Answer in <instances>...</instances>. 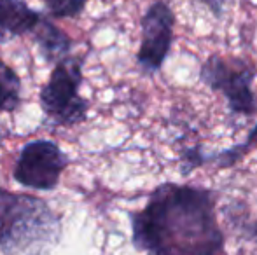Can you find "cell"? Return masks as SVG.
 <instances>
[{
  "label": "cell",
  "instance_id": "obj_1",
  "mask_svg": "<svg viewBox=\"0 0 257 255\" xmlns=\"http://www.w3.org/2000/svg\"><path fill=\"white\" fill-rule=\"evenodd\" d=\"M215 199L217 194L205 187L158 185L146 206L132 213L135 248L146 255H224Z\"/></svg>",
  "mask_w": 257,
  "mask_h": 255
},
{
  "label": "cell",
  "instance_id": "obj_2",
  "mask_svg": "<svg viewBox=\"0 0 257 255\" xmlns=\"http://www.w3.org/2000/svg\"><path fill=\"white\" fill-rule=\"evenodd\" d=\"M60 238V220L42 199L0 187V252L42 255Z\"/></svg>",
  "mask_w": 257,
  "mask_h": 255
},
{
  "label": "cell",
  "instance_id": "obj_3",
  "mask_svg": "<svg viewBox=\"0 0 257 255\" xmlns=\"http://www.w3.org/2000/svg\"><path fill=\"white\" fill-rule=\"evenodd\" d=\"M82 84V60L67 56L56 63L42 86L39 102L44 114L56 126L81 124L88 117V102L79 95Z\"/></svg>",
  "mask_w": 257,
  "mask_h": 255
},
{
  "label": "cell",
  "instance_id": "obj_4",
  "mask_svg": "<svg viewBox=\"0 0 257 255\" xmlns=\"http://www.w3.org/2000/svg\"><path fill=\"white\" fill-rule=\"evenodd\" d=\"M200 79L213 93L226 96L231 114L247 117L257 114V93L252 91L255 70L243 60L208 56L200 68Z\"/></svg>",
  "mask_w": 257,
  "mask_h": 255
},
{
  "label": "cell",
  "instance_id": "obj_5",
  "mask_svg": "<svg viewBox=\"0 0 257 255\" xmlns=\"http://www.w3.org/2000/svg\"><path fill=\"white\" fill-rule=\"evenodd\" d=\"M68 164V157L51 140L25 143L14 166L13 177L20 185L35 191H53Z\"/></svg>",
  "mask_w": 257,
  "mask_h": 255
},
{
  "label": "cell",
  "instance_id": "obj_6",
  "mask_svg": "<svg viewBox=\"0 0 257 255\" xmlns=\"http://www.w3.org/2000/svg\"><path fill=\"white\" fill-rule=\"evenodd\" d=\"M175 14L163 0L151 4L142 18V42H140L137 62L146 74L161 70L173 42Z\"/></svg>",
  "mask_w": 257,
  "mask_h": 255
},
{
  "label": "cell",
  "instance_id": "obj_7",
  "mask_svg": "<svg viewBox=\"0 0 257 255\" xmlns=\"http://www.w3.org/2000/svg\"><path fill=\"white\" fill-rule=\"evenodd\" d=\"M42 14L23 0H0V42L32 34Z\"/></svg>",
  "mask_w": 257,
  "mask_h": 255
},
{
  "label": "cell",
  "instance_id": "obj_8",
  "mask_svg": "<svg viewBox=\"0 0 257 255\" xmlns=\"http://www.w3.org/2000/svg\"><path fill=\"white\" fill-rule=\"evenodd\" d=\"M34 39L39 46L42 58L49 63H60L68 56V51L72 48V41L63 30L56 27L46 16L41 18L37 27L34 28Z\"/></svg>",
  "mask_w": 257,
  "mask_h": 255
},
{
  "label": "cell",
  "instance_id": "obj_9",
  "mask_svg": "<svg viewBox=\"0 0 257 255\" xmlns=\"http://www.w3.org/2000/svg\"><path fill=\"white\" fill-rule=\"evenodd\" d=\"M257 149V124L248 131L247 138L229 149L219 150L215 154H205V164L213 163L217 168H231L236 163H240L248 152Z\"/></svg>",
  "mask_w": 257,
  "mask_h": 255
},
{
  "label": "cell",
  "instance_id": "obj_10",
  "mask_svg": "<svg viewBox=\"0 0 257 255\" xmlns=\"http://www.w3.org/2000/svg\"><path fill=\"white\" fill-rule=\"evenodd\" d=\"M21 102V79L0 60V112H13Z\"/></svg>",
  "mask_w": 257,
  "mask_h": 255
},
{
  "label": "cell",
  "instance_id": "obj_11",
  "mask_svg": "<svg viewBox=\"0 0 257 255\" xmlns=\"http://www.w3.org/2000/svg\"><path fill=\"white\" fill-rule=\"evenodd\" d=\"M53 18H75L82 13L88 0H42Z\"/></svg>",
  "mask_w": 257,
  "mask_h": 255
},
{
  "label": "cell",
  "instance_id": "obj_12",
  "mask_svg": "<svg viewBox=\"0 0 257 255\" xmlns=\"http://www.w3.org/2000/svg\"><path fill=\"white\" fill-rule=\"evenodd\" d=\"M203 164H205V152L201 143H196V145L186 147V149L180 150V175L182 177L191 175L196 168L203 166Z\"/></svg>",
  "mask_w": 257,
  "mask_h": 255
},
{
  "label": "cell",
  "instance_id": "obj_13",
  "mask_svg": "<svg viewBox=\"0 0 257 255\" xmlns=\"http://www.w3.org/2000/svg\"><path fill=\"white\" fill-rule=\"evenodd\" d=\"M198 2H201L203 6L208 7L210 13L215 18H222V14L226 13V9H227V4H229L231 0H198Z\"/></svg>",
  "mask_w": 257,
  "mask_h": 255
},
{
  "label": "cell",
  "instance_id": "obj_14",
  "mask_svg": "<svg viewBox=\"0 0 257 255\" xmlns=\"http://www.w3.org/2000/svg\"><path fill=\"white\" fill-rule=\"evenodd\" d=\"M245 236H247L248 239H255L257 241V222H254V224L247 225L245 227Z\"/></svg>",
  "mask_w": 257,
  "mask_h": 255
}]
</instances>
